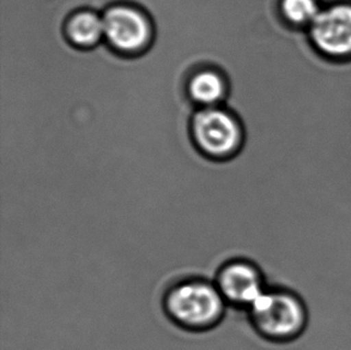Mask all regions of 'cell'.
Instances as JSON below:
<instances>
[{"mask_svg": "<svg viewBox=\"0 0 351 350\" xmlns=\"http://www.w3.org/2000/svg\"><path fill=\"white\" fill-rule=\"evenodd\" d=\"M195 141L213 156H227L240 147L242 131L237 119L221 109H205L193 121Z\"/></svg>", "mask_w": 351, "mask_h": 350, "instance_id": "obj_4", "label": "cell"}, {"mask_svg": "<svg viewBox=\"0 0 351 350\" xmlns=\"http://www.w3.org/2000/svg\"><path fill=\"white\" fill-rule=\"evenodd\" d=\"M104 24L108 41L123 52L142 49L152 35L147 17L130 6H115L108 10Z\"/></svg>", "mask_w": 351, "mask_h": 350, "instance_id": "obj_5", "label": "cell"}, {"mask_svg": "<svg viewBox=\"0 0 351 350\" xmlns=\"http://www.w3.org/2000/svg\"><path fill=\"white\" fill-rule=\"evenodd\" d=\"M224 82L219 73L203 71L197 73L190 83L191 96L197 102L214 104L223 97Z\"/></svg>", "mask_w": 351, "mask_h": 350, "instance_id": "obj_9", "label": "cell"}, {"mask_svg": "<svg viewBox=\"0 0 351 350\" xmlns=\"http://www.w3.org/2000/svg\"><path fill=\"white\" fill-rule=\"evenodd\" d=\"M67 34L72 43L78 46H93L99 43L101 36L105 34L104 19H101L93 12L77 14L69 22Z\"/></svg>", "mask_w": 351, "mask_h": 350, "instance_id": "obj_8", "label": "cell"}, {"mask_svg": "<svg viewBox=\"0 0 351 350\" xmlns=\"http://www.w3.org/2000/svg\"><path fill=\"white\" fill-rule=\"evenodd\" d=\"M304 34L311 49L324 62H351V0H325Z\"/></svg>", "mask_w": 351, "mask_h": 350, "instance_id": "obj_2", "label": "cell"}, {"mask_svg": "<svg viewBox=\"0 0 351 350\" xmlns=\"http://www.w3.org/2000/svg\"><path fill=\"white\" fill-rule=\"evenodd\" d=\"M217 287L226 300L248 308L267 289L259 268L243 261L223 266Z\"/></svg>", "mask_w": 351, "mask_h": 350, "instance_id": "obj_6", "label": "cell"}, {"mask_svg": "<svg viewBox=\"0 0 351 350\" xmlns=\"http://www.w3.org/2000/svg\"><path fill=\"white\" fill-rule=\"evenodd\" d=\"M226 299L217 285L204 281L179 284L167 295L166 308L176 323L192 329H204L219 322Z\"/></svg>", "mask_w": 351, "mask_h": 350, "instance_id": "obj_3", "label": "cell"}, {"mask_svg": "<svg viewBox=\"0 0 351 350\" xmlns=\"http://www.w3.org/2000/svg\"><path fill=\"white\" fill-rule=\"evenodd\" d=\"M248 310L256 331L272 342L294 341L308 325L304 299L287 289H266Z\"/></svg>", "mask_w": 351, "mask_h": 350, "instance_id": "obj_1", "label": "cell"}, {"mask_svg": "<svg viewBox=\"0 0 351 350\" xmlns=\"http://www.w3.org/2000/svg\"><path fill=\"white\" fill-rule=\"evenodd\" d=\"M325 0H278L280 19L288 28L306 33L318 17Z\"/></svg>", "mask_w": 351, "mask_h": 350, "instance_id": "obj_7", "label": "cell"}]
</instances>
